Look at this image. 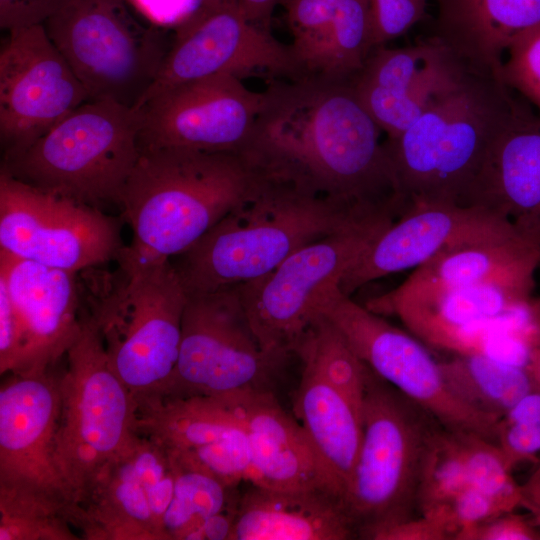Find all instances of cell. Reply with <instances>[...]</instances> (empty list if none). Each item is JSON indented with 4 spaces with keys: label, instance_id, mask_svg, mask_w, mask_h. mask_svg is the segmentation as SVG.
Returning a JSON list of instances; mask_svg holds the SVG:
<instances>
[{
    "label": "cell",
    "instance_id": "obj_46",
    "mask_svg": "<svg viewBox=\"0 0 540 540\" xmlns=\"http://www.w3.org/2000/svg\"><path fill=\"white\" fill-rule=\"evenodd\" d=\"M450 534L437 521L420 515L377 533L373 540H449Z\"/></svg>",
    "mask_w": 540,
    "mask_h": 540
},
{
    "label": "cell",
    "instance_id": "obj_51",
    "mask_svg": "<svg viewBox=\"0 0 540 540\" xmlns=\"http://www.w3.org/2000/svg\"><path fill=\"white\" fill-rule=\"evenodd\" d=\"M531 520L537 530V533H538V536H539V540H540V517H533L531 516Z\"/></svg>",
    "mask_w": 540,
    "mask_h": 540
},
{
    "label": "cell",
    "instance_id": "obj_22",
    "mask_svg": "<svg viewBox=\"0 0 540 540\" xmlns=\"http://www.w3.org/2000/svg\"><path fill=\"white\" fill-rule=\"evenodd\" d=\"M243 425L251 450L248 481L275 490H323L343 499L344 489L301 423L273 392L227 398Z\"/></svg>",
    "mask_w": 540,
    "mask_h": 540
},
{
    "label": "cell",
    "instance_id": "obj_40",
    "mask_svg": "<svg viewBox=\"0 0 540 540\" xmlns=\"http://www.w3.org/2000/svg\"><path fill=\"white\" fill-rule=\"evenodd\" d=\"M148 24L174 39L186 35L215 12L237 0H123Z\"/></svg>",
    "mask_w": 540,
    "mask_h": 540
},
{
    "label": "cell",
    "instance_id": "obj_42",
    "mask_svg": "<svg viewBox=\"0 0 540 540\" xmlns=\"http://www.w3.org/2000/svg\"><path fill=\"white\" fill-rule=\"evenodd\" d=\"M428 0H370L374 46L402 37L426 14Z\"/></svg>",
    "mask_w": 540,
    "mask_h": 540
},
{
    "label": "cell",
    "instance_id": "obj_24",
    "mask_svg": "<svg viewBox=\"0 0 540 540\" xmlns=\"http://www.w3.org/2000/svg\"><path fill=\"white\" fill-rule=\"evenodd\" d=\"M357 538L342 500L323 490H275L253 485L238 498L230 540Z\"/></svg>",
    "mask_w": 540,
    "mask_h": 540
},
{
    "label": "cell",
    "instance_id": "obj_50",
    "mask_svg": "<svg viewBox=\"0 0 540 540\" xmlns=\"http://www.w3.org/2000/svg\"><path fill=\"white\" fill-rule=\"evenodd\" d=\"M527 369L534 380L536 388L540 390V341L531 351Z\"/></svg>",
    "mask_w": 540,
    "mask_h": 540
},
{
    "label": "cell",
    "instance_id": "obj_43",
    "mask_svg": "<svg viewBox=\"0 0 540 540\" xmlns=\"http://www.w3.org/2000/svg\"><path fill=\"white\" fill-rule=\"evenodd\" d=\"M22 351V329L5 282L0 278V373H15Z\"/></svg>",
    "mask_w": 540,
    "mask_h": 540
},
{
    "label": "cell",
    "instance_id": "obj_37",
    "mask_svg": "<svg viewBox=\"0 0 540 540\" xmlns=\"http://www.w3.org/2000/svg\"><path fill=\"white\" fill-rule=\"evenodd\" d=\"M469 486L524 508L522 487L512 476L497 444L484 437L462 433Z\"/></svg>",
    "mask_w": 540,
    "mask_h": 540
},
{
    "label": "cell",
    "instance_id": "obj_14",
    "mask_svg": "<svg viewBox=\"0 0 540 540\" xmlns=\"http://www.w3.org/2000/svg\"><path fill=\"white\" fill-rule=\"evenodd\" d=\"M58 375L9 374L0 389V494L35 499L67 513L79 507L56 462Z\"/></svg>",
    "mask_w": 540,
    "mask_h": 540
},
{
    "label": "cell",
    "instance_id": "obj_34",
    "mask_svg": "<svg viewBox=\"0 0 540 540\" xmlns=\"http://www.w3.org/2000/svg\"><path fill=\"white\" fill-rule=\"evenodd\" d=\"M342 0H280L294 54L305 76L320 73L329 30Z\"/></svg>",
    "mask_w": 540,
    "mask_h": 540
},
{
    "label": "cell",
    "instance_id": "obj_3",
    "mask_svg": "<svg viewBox=\"0 0 540 540\" xmlns=\"http://www.w3.org/2000/svg\"><path fill=\"white\" fill-rule=\"evenodd\" d=\"M270 183L239 154L140 149L118 206L132 231L118 264L171 260Z\"/></svg>",
    "mask_w": 540,
    "mask_h": 540
},
{
    "label": "cell",
    "instance_id": "obj_47",
    "mask_svg": "<svg viewBox=\"0 0 540 540\" xmlns=\"http://www.w3.org/2000/svg\"><path fill=\"white\" fill-rule=\"evenodd\" d=\"M237 502L238 499L227 509L205 521L192 535L191 540H230Z\"/></svg>",
    "mask_w": 540,
    "mask_h": 540
},
{
    "label": "cell",
    "instance_id": "obj_28",
    "mask_svg": "<svg viewBox=\"0 0 540 540\" xmlns=\"http://www.w3.org/2000/svg\"><path fill=\"white\" fill-rule=\"evenodd\" d=\"M293 411L345 494L362 440L361 412L305 365L294 395Z\"/></svg>",
    "mask_w": 540,
    "mask_h": 540
},
{
    "label": "cell",
    "instance_id": "obj_26",
    "mask_svg": "<svg viewBox=\"0 0 540 540\" xmlns=\"http://www.w3.org/2000/svg\"><path fill=\"white\" fill-rule=\"evenodd\" d=\"M540 254L519 236L465 242L446 248L400 285L404 289L496 283L533 290Z\"/></svg>",
    "mask_w": 540,
    "mask_h": 540
},
{
    "label": "cell",
    "instance_id": "obj_41",
    "mask_svg": "<svg viewBox=\"0 0 540 540\" xmlns=\"http://www.w3.org/2000/svg\"><path fill=\"white\" fill-rule=\"evenodd\" d=\"M499 79L528 102L540 118V25L523 32L510 43Z\"/></svg>",
    "mask_w": 540,
    "mask_h": 540
},
{
    "label": "cell",
    "instance_id": "obj_30",
    "mask_svg": "<svg viewBox=\"0 0 540 540\" xmlns=\"http://www.w3.org/2000/svg\"><path fill=\"white\" fill-rule=\"evenodd\" d=\"M294 354L302 365L312 369L362 411L369 366L325 315L315 316L295 346Z\"/></svg>",
    "mask_w": 540,
    "mask_h": 540
},
{
    "label": "cell",
    "instance_id": "obj_48",
    "mask_svg": "<svg viewBox=\"0 0 540 540\" xmlns=\"http://www.w3.org/2000/svg\"><path fill=\"white\" fill-rule=\"evenodd\" d=\"M238 5L253 24L271 30L272 16L280 0H237Z\"/></svg>",
    "mask_w": 540,
    "mask_h": 540
},
{
    "label": "cell",
    "instance_id": "obj_25",
    "mask_svg": "<svg viewBox=\"0 0 540 540\" xmlns=\"http://www.w3.org/2000/svg\"><path fill=\"white\" fill-rule=\"evenodd\" d=\"M475 206L505 217L517 235L540 254V118L509 130L481 175Z\"/></svg>",
    "mask_w": 540,
    "mask_h": 540
},
{
    "label": "cell",
    "instance_id": "obj_23",
    "mask_svg": "<svg viewBox=\"0 0 540 540\" xmlns=\"http://www.w3.org/2000/svg\"><path fill=\"white\" fill-rule=\"evenodd\" d=\"M429 37L460 62L499 78L510 43L540 25V0H435Z\"/></svg>",
    "mask_w": 540,
    "mask_h": 540
},
{
    "label": "cell",
    "instance_id": "obj_36",
    "mask_svg": "<svg viewBox=\"0 0 540 540\" xmlns=\"http://www.w3.org/2000/svg\"><path fill=\"white\" fill-rule=\"evenodd\" d=\"M169 455L178 464L210 475L228 488L248 481L251 470V450L244 428L215 442Z\"/></svg>",
    "mask_w": 540,
    "mask_h": 540
},
{
    "label": "cell",
    "instance_id": "obj_10",
    "mask_svg": "<svg viewBox=\"0 0 540 540\" xmlns=\"http://www.w3.org/2000/svg\"><path fill=\"white\" fill-rule=\"evenodd\" d=\"M289 356L261 347L238 285L188 296L177 364L157 392L220 398L273 392Z\"/></svg>",
    "mask_w": 540,
    "mask_h": 540
},
{
    "label": "cell",
    "instance_id": "obj_33",
    "mask_svg": "<svg viewBox=\"0 0 540 540\" xmlns=\"http://www.w3.org/2000/svg\"><path fill=\"white\" fill-rule=\"evenodd\" d=\"M469 486L462 433L442 428L433 438L423 464L420 515H427Z\"/></svg>",
    "mask_w": 540,
    "mask_h": 540
},
{
    "label": "cell",
    "instance_id": "obj_4",
    "mask_svg": "<svg viewBox=\"0 0 540 540\" xmlns=\"http://www.w3.org/2000/svg\"><path fill=\"white\" fill-rule=\"evenodd\" d=\"M392 215L285 182L216 223L172 263L188 296L259 278L302 247L354 223Z\"/></svg>",
    "mask_w": 540,
    "mask_h": 540
},
{
    "label": "cell",
    "instance_id": "obj_7",
    "mask_svg": "<svg viewBox=\"0 0 540 540\" xmlns=\"http://www.w3.org/2000/svg\"><path fill=\"white\" fill-rule=\"evenodd\" d=\"M81 331L58 375L60 414L56 462L79 507L100 471L136 435V401L113 371L102 338L82 310Z\"/></svg>",
    "mask_w": 540,
    "mask_h": 540
},
{
    "label": "cell",
    "instance_id": "obj_13",
    "mask_svg": "<svg viewBox=\"0 0 540 540\" xmlns=\"http://www.w3.org/2000/svg\"><path fill=\"white\" fill-rule=\"evenodd\" d=\"M122 222L0 171V249L11 255L77 273L117 261Z\"/></svg>",
    "mask_w": 540,
    "mask_h": 540
},
{
    "label": "cell",
    "instance_id": "obj_31",
    "mask_svg": "<svg viewBox=\"0 0 540 540\" xmlns=\"http://www.w3.org/2000/svg\"><path fill=\"white\" fill-rule=\"evenodd\" d=\"M175 488L163 518L166 540H191L212 516L231 504L230 491L223 483L201 471L175 462Z\"/></svg>",
    "mask_w": 540,
    "mask_h": 540
},
{
    "label": "cell",
    "instance_id": "obj_39",
    "mask_svg": "<svg viewBox=\"0 0 540 540\" xmlns=\"http://www.w3.org/2000/svg\"><path fill=\"white\" fill-rule=\"evenodd\" d=\"M495 443L513 470L540 452V390L522 397L498 422Z\"/></svg>",
    "mask_w": 540,
    "mask_h": 540
},
{
    "label": "cell",
    "instance_id": "obj_5",
    "mask_svg": "<svg viewBox=\"0 0 540 540\" xmlns=\"http://www.w3.org/2000/svg\"><path fill=\"white\" fill-rule=\"evenodd\" d=\"M362 440L343 496L357 538L420 516L424 460L442 424L370 367L362 404Z\"/></svg>",
    "mask_w": 540,
    "mask_h": 540
},
{
    "label": "cell",
    "instance_id": "obj_32",
    "mask_svg": "<svg viewBox=\"0 0 540 540\" xmlns=\"http://www.w3.org/2000/svg\"><path fill=\"white\" fill-rule=\"evenodd\" d=\"M374 47L370 0H342L329 30L318 76L351 81Z\"/></svg>",
    "mask_w": 540,
    "mask_h": 540
},
{
    "label": "cell",
    "instance_id": "obj_9",
    "mask_svg": "<svg viewBox=\"0 0 540 540\" xmlns=\"http://www.w3.org/2000/svg\"><path fill=\"white\" fill-rule=\"evenodd\" d=\"M43 25L89 100L130 108L153 84L173 41L123 0H69Z\"/></svg>",
    "mask_w": 540,
    "mask_h": 540
},
{
    "label": "cell",
    "instance_id": "obj_27",
    "mask_svg": "<svg viewBox=\"0 0 540 540\" xmlns=\"http://www.w3.org/2000/svg\"><path fill=\"white\" fill-rule=\"evenodd\" d=\"M76 529L87 540H165L126 450L96 477Z\"/></svg>",
    "mask_w": 540,
    "mask_h": 540
},
{
    "label": "cell",
    "instance_id": "obj_12",
    "mask_svg": "<svg viewBox=\"0 0 540 540\" xmlns=\"http://www.w3.org/2000/svg\"><path fill=\"white\" fill-rule=\"evenodd\" d=\"M316 310L341 331L377 375L430 412L444 428L495 442L499 421L462 402L447 384L439 361L414 337L351 300L338 283L322 291Z\"/></svg>",
    "mask_w": 540,
    "mask_h": 540
},
{
    "label": "cell",
    "instance_id": "obj_19",
    "mask_svg": "<svg viewBox=\"0 0 540 540\" xmlns=\"http://www.w3.org/2000/svg\"><path fill=\"white\" fill-rule=\"evenodd\" d=\"M511 236H518L511 223L485 207L414 205L377 237L338 286L350 296L368 282L416 268L454 245Z\"/></svg>",
    "mask_w": 540,
    "mask_h": 540
},
{
    "label": "cell",
    "instance_id": "obj_21",
    "mask_svg": "<svg viewBox=\"0 0 540 540\" xmlns=\"http://www.w3.org/2000/svg\"><path fill=\"white\" fill-rule=\"evenodd\" d=\"M76 274L0 249V278L22 329V351L13 374L51 370L78 337L83 317Z\"/></svg>",
    "mask_w": 540,
    "mask_h": 540
},
{
    "label": "cell",
    "instance_id": "obj_17",
    "mask_svg": "<svg viewBox=\"0 0 540 540\" xmlns=\"http://www.w3.org/2000/svg\"><path fill=\"white\" fill-rule=\"evenodd\" d=\"M217 74L260 77L267 83L305 76L292 46L250 22L236 3L172 41L153 84L134 109L171 87Z\"/></svg>",
    "mask_w": 540,
    "mask_h": 540
},
{
    "label": "cell",
    "instance_id": "obj_44",
    "mask_svg": "<svg viewBox=\"0 0 540 540\" xmlns=\"http://www.w3.org/2000/svg\"><path fill=\"white\" fill-rule=\"evenodd\" d=\"M457 540H539L531 517L504 513L463 533Z\"/></svg>",
    "mask_w": 540,
    "mask_h": 540
},
{
    "label": "cell",
    "instance_id": "obj_38",
    "mask_svg": "<svg viewBox=\"0 0 540 540\" xmlns=\"http://www.w3.org/2000/svg\"><path fill=\"white\" fill-rule=\"evenodd\" d=\"M126 454L147 495L154 519L164 534L163 518L175 488L172 458L160 444L138 433L127 447Z\"/></svg>",
    "mask_w": 540,
    "mask_h": 540
},
{
    "label": "cell",
    "instance_id": "obj_15",
    "mask_svg": "<svg viewBox=\"0 0 540 540\" xmlns=\"http://www.w3.org/2000/svg\"><path fill=\"white\" fill-rule=\"evenodd\" d=\"M7 32L0 49L4 155L25 149L89 100L43 24Z\"/></svg>",
    "mask_w": 540,
    "mask_h": 540
},
{
    "label": "cell",
    "instance_id": "obj_29",
    "mask_svg": "<svg viewBox=\"0 0 540 540\" xmlns=\"http://www.w3.org/2000/svg\"><path fill=\"white\" fill-rule=\"evenodd\" d=\"M439 363L447 384L462 402L498 421L536 388L526 367L484 354H455Z\"/></svg>",
    "mask_w": 540,
    "mask_h": 540
},
{
    "label": "cell",
    "instance_id": "obj_45",
    "mask_svg": "<svg viewBox=\"0 0 540 540\" xmlns=\"http://www.w3.org/2000/svg\"><path fill=\"white\" fill-rule=\"evenodd\" d=\"M69 0H0V27L13 30L44 24Z\"/></svg>",
    "mask_w": 540,
    "mask_h": 540
},
{
    "label": "cell",
    "instance_id": "obj_8",
    "mask_svg": "<svg viewBox=\"0 0 540 540\" xmlns=\"http://www.w3.org/2000/svg\"><path fill=\"white\" fill-rule=\"evenodd\" d=\"M119 266L123 279L95 296L86 313L113 371L135 398L171 379L188 295L171 260Z\"/></svg>",
    "mask_w": 540,
    "mask_h": 540
},
{
    "label": "cell",
    "instance_id": "obj_11",
    "mask_svg": "<svg viewBox=\"0 0 540 540\" xmlns=\"http://www.w3.org/2000/svg\"><path fill=\"white\" fill-rule=\"evenodd\" d=\"M396 219L380 216L349 225L308 244L269 273L238 284L252 329L268 352L294 354V348L318 314L326 286L361 259Z\"/></svg>",
    "mask_w": 540,
    "mask_h": 540
},
{
    "label": "cell",
    "instance_id": "obj_16",
    "mask_svg": "<svg viewBox=\"0 0 540 540\" xmlns=\"http://www.w3.org/2000/svg\"><path fill=\"white\" fill-rule=\"evenodd\" d=\"M264 100V91H253L230 74L171 87L137 109L140 149L177 147L241 155Z\"/></svg>",
    "mask_w": 540,
    "mask_h": 540
},
{
    "label": "cell",
    "instance_id": "obj_18",
    "mask_svg": "<svg viewBox=\"0 0 540 540\" xmlns=\"http://www.w3.org/2000/svg\"><path fill=\"white\" fill-rule=\"evenodd\" d=\"M533 290L487 283L404 289L379 296L368 309L397 315L411 333L454 354H484L497 336V321L532 298Z\"/></svg>",
    "mask_w": 540,
    "mask_h": 540
},
{
    "label": "cell",
    "instance_id": "obj_49",
    "mask_svg": "<svg viewBox=\"0 0 540 540\" xmlns=\"http://www.w3.org/2000/svg\"><path fill=\"white\" fill-rule=\"evenodd\" d=\"M521 487L524 497V508L533 517H540V462L527 482L521 485Z\"/></svg>",
    "mask_w": 540,
    "mask_h": 540
},
{
    "label": "cell",
    "instance_id": "obj_35",
    "mask_svg": "<svg viewBox=\"0 0 540 540\" xmlns=\"http://www.w3.org/2000/svg\"><path fill=\"white\" fill-rule=\"evenodd\" d=\"M65 512L35 499L0 494V540L80 539Z\"/></svg>",
    "mask_w": 540,
    "mask_h": 540
},
{
    "label": "cell",
    "instance_id": "obj_6",
    "mask_svg": "<svg viewBox=\"0 0 540 540\" xmlns=\"http://www.w3.org/2000/svg\"><path fill=\"white\" fill-rule=\"evenodd\" d=\"M140 114L110 100H88L1 170L41 190L99 208L119 206L138 160Z\"/></svg>",
    "mask_w": 540,
    "mask_h": 540
},
{
    "label": "cell",
    "instance_id": "obj_20",
    "mask_svg": "<svg viewBox=\"0 0 540 540\" xmlns=\"http://www.w3.org/2000/svg\"><path fill=\"white\" fill-rule=\"evenodd\" d=\"M465 64L429 36L408 46H375L350 81L386 138L403 133Z\"/></svg>",
    "mask_w": 540,
    "mask_h": 540
},
{
    "label": "cell",
    "instance_id": "obj_2",
    "mask_svg": "<svg viewBox=\"0 0 540 540\" xmlns=\"http://www.w3.org/2000/svg\"><path fill=\"white\" fill-rule=\"evenodd\" d=\"M532 106L498 77L464 66L399 136L383 145L409 206H475L496 144L535 117Z\"/></svg>",
    "mask_w": 540,
    "mask_h": 540
},
{
    "label": "cell",
    "instance_id": "obj_1",
    "mask_svg": "<svg viewBox=\"0 0 540 540\" xmlns=\"http://www.w3.org/2000/svg\"><path fill=\"white\" fill-rule=\"evenodd\" d=\"M241 153L269 179L364 208L403 213L405 199L381 129L350 81L321 76L267 83Z\"/></svg>",
    "mask_w": 540,
    "mask_h": 540
}]
</instances>
